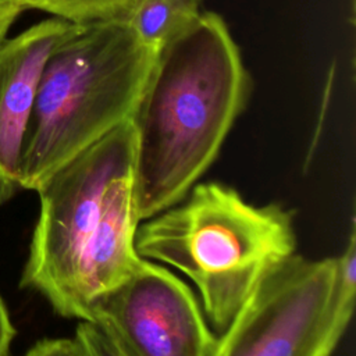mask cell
<instances>
[{
	"label": "cell",
	"instance_id": "obj_1",
	"mask_svg": "<svg viewBox=\"0 0 356 356\" xmlns=\"http://www.w3.org/2000/svg\"><path fill=\"white\" fill-rule=\"evenodd\" d=\"M135 161L136 129L128 120L36 191L40 211L21 286L65 318L89 323L95 302L143 261L135 250Z\"/></svg>",
	"mask_w": 356,
	"mask_h": 356
},
{
	"label": "cell",
	"instance_id": "obj_2",
	"mask_svg": "<svg viewBox=\"0 0 356 356\" xmlns=\"http://www.w3.org/2000/svg\"><path fill=\"white\" fill-rule=\"evenodd\" d=\"M252 78L225 21L202 11L157 54L132 122L140 221L182 200L248 106Z\"/></svg>",
	"mask_w": 356,
	"mask_h": 356
},
{
	"label": "cell",
	"instance_id": "obj_3",
	"mask_svg": "<svg viewBox=\"0 0 356 356\" xmlns=\"http://www.w3.org/2000/svg\"><path fill=\"white\" fill-rule=\"evenodd\" d=\"M295 214L256 206L221 182L195 184L135 234L139 257L174 267L196 286L204 317L221 332L256 285L296 253Z\"/></svg>",
	"mask_w": 356,
	"mask_h": 356
},
{
	"label": "cell",
	"instance_id": "obj_4",
	"mask_svg": "<svg viewBox=\"0 0 356 356\" xmlns=\"http://www.w3.org/2000/svg\"><path fill=\"white\" fill-rule=\"evenodd\" d=\"M157 54L125 19L78 24L43 67L21 152V189L38 191L61 165L132 120Z\"/></svg>",
	"mask_w": 356,
	"mask_h": 356
},
{
	"label": "cell",
	"instance_id": "obj_5",
	"mask_svg": "<svg viewBox=\"0 0 356 356\" xmlns=\"http://www.w3.org/2000/svg\"><path fill=\"white\" fill-rule=\"evenodd\" d=\"M335 257L295 253L256 285L210 356H331L352 316L335 299Z\"/></svg>",
	"mask_w": 356,
	"mask_h": 356
},
{
	"label": "cell",
	"instance_id": "obj_6",
	"mask_svg": "<svg viewBox=\"0 0 356 356\" xmlns=\"http://www.w3.org/2000/svg\"><path fill=\"white\" fill-rule=\"evenodd\" d=\"M89 323L124 356H210L217 338L192 288L145 259L95 302Z\"/></svg>",
	"mask_w": 356,
	"mask_h": 356
},
{
	"label": "cell",
	"instance_id": "obj_7",
	"mask_svg": "<svg viewBox=\"0 0 356 356\" xmlns=\"http://www.w3.org/2000/svg\"><path fill=\"white\" fill-rule=\"evenodd\" d=\"M76 25L51 17L0 42V204L21 189V152L46 60Z\"/></svg>",
	"mask_w": 356,
	"mask_h": 356
},
{
	"label": "cell",
	"instance_id": "obj_8",
	"mask_svg": "<svg viewBox=\"0 0 356 356\" xmlns=\"http://www.w3.org/2000/svg\"><path fill=\"white\" fill-rule=\"evenodd\" d=\"M202 0H135L127 24L145 46L160 51L200 15Z\"/></svg>",
	"mask_w": 356,
	"mask_h": 356
},
{
	"label": "cell",
	"instance_id": "obj_9",
	"mask_svg": "<svg viewBox=\"0 0 356 356\" xmlns=\"http://www.w3.org/2000/svg\"><path fill=\"white\" fill-rule=\"evenodd\" d=\"M24 11L40 10L72 24L127 19L135 0H13Z\"/></svg>",
	"mask_w": 356,
	"mask_h": 356
},
{
	"label": "cell",
	"instance_id": "obj_10",
	"mask_svg": "<svg viewBox=\"0 0 356 356\" xmlns=\"http://www.w3.org/2000/svg\"><path fill=\"white\" fill-rule=\"evenodd\" d=\"M335 299L337 305L353 316L356 296V225L352 218L350 234L343 252L335 257Z\"/></svg>",
	"mask_w": 356,
	"mask_h": 356
},
{
	"label": "cell",
	"instance_id": "obj_11",
	"mask_svg": "<svg viewBox=\"0 0 356 356\" xmlns=\"http://www.w3.org/2000/svg\"><path fill=\"white\" fill-rule=\"evenodd\" d=\"M74 338L81 345L85 356H124L111 339L92 323L79 321Z\"/></svg>",
	"mask_w": 356,
	"mask_h": 356
},
{
	"label": "cell",
	"instance_id": "obj_12",
	"mask_svg": "<svg viewBox=\"0 0 356 356\" xmlns=\"http://www.w3.org/2000/svg\"><path fill=\"white\" fill-rule=\"evenodd\" d=\"M25 356H85L75 338H53L36 342Z\"/></svg>",
	"mask_w": 356,
	"mask_h": 356
},
{
	"label": "cell",
	"instance_id": "obj_13",
	"mask_svg": "<svg viewBox=\"0 0 356 356\" xmlns=\"http://www.w3.org/2000/svg\"><path fill=\"white\" fill-rule=\"evenodd\" d=\"M15 330L11 324L7 307L0 296V356H7Z\"/></svg>",
	"mask_w": 356,
	"mask_h": 356
},
{
	"label": "cell",
	"instance_id": "obj_14",
	"mask_svg": "<svg viewBox=\"0 0 356 356\" xmlns=\"http://www.w3.org/2000/svg\"><path fill=\"white\" fill-rule=\"evenodd\" d=\"M21 11L19 6L13 0H0V42L6 38V33Z\"/></svg>",
	"mask_w": 356,
	"mask_h": 356
},
{
	"label": "cell",
	"instance_id": "obj_15",
	"mask_svg": "<svg viewBox=\"0 0 356 356\" xmlns=\"http://www.w3.org/2000/svg\"><path fill=\"white\" fill-rule=\"evenodd\" d=\"M202 1H203V0H202Z\"/></svg>",
	"mask_w": 356,
	"mask_h": 356
}]
</instances>
